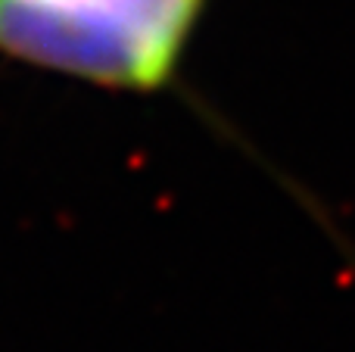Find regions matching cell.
<instances>
[{
  "label": "cell",
  "instance_id": "obj_1",
  "mask_svg": "<svg viewBox=\"0 0 355 352\" xmlns=\"http://www.w3.org/2000/svg\"><path fill=\"white\" fill-rule=\"evenodd\" d=\"M209 0H0V53L106 87L175 75Z\"/></svg>",
  "mask_w": 355,
  "mask_h": 352
}]
</instances>
